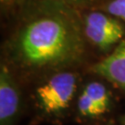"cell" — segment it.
I'll return each mask as SVG.
<instances>
[{"label": "cell", "mask_w": 125, "mask_h": 125, "mask_svg": "<svg viewBox=\"0 0 125 125\" xmlns=\"http://www.w3.org/2000/svg\"><path fill=\"white\" fill-rule=\"evenodd\" d=\"M123 121V125H125V116L123 117V121Z\"/></svg>", "instance_id": "8fae6325"}, {"label": "cell", "mask_w": 125, "mask_h": 125, "mask_svg": "<svg viewBox=\"0 0 125 125\" xmlns=\"http://www.w3.org/2000/svg\"><path fill=\"white\" fill-rule=\"evenodd\" d=\"M83 90L102 110L103 113L108 111L111 104V96L107 87L103 83L98 82H92L86 85Z\"/></svg>", "instance_id": "8992f818"}, {"label": "cell", "mask_w": 125, "mask_h": 125, "mask_svg": "<svg viewBox=\"0 0 125 125\" xmlns=\"http://www.w3.org/2000/svg\"><path fill=\"white\" fill-rule=\"evenodd\" d=\"M69 5H71L72 7H83V6H87V5L93 3L96 0H63Z\"/></svg>", "instance_id": "9c48e42d"}, {"label": "cell", "mask_w": 125, "mask_h": 125, "mask_svg": "<svg viewBox=\"0 0 125 125\" xmlns=\"http://www.w3.org/2000/svg\"><path fill=\"white\" fill-rule=\"evenodd\" d=\"M77 106L80 114L84 117L94 118L104 114L102 110L96 106V104L92 100V98L87 94L84 90L82 92V94L79 96Z\"/></svg>", "instance_id": "52a82bcc"}, {"label": "cell", "mask_w": 125, "mask_h": 125, "mask_svg": "<svg viewBox=\"0 0 125 125\" xmlns=\"http://www.w3.org/2000/svg\"><path fill=\"white\" fill-rule=\"evenodd\" d=\"M78 76L62 71L54 74L35 92L38 107L48 115H58L67 109L77 89Z\"/></svg>", "instance_id": "7a4b0ae2"}, {"label": "cell", "mask_w": 125, "mask_h": 125, "mask_svg": "<svg viewBox=\"0 0 125 125\" xmlns=\"http://www.w3.org/2000/svg\"><path fill=\"white\" fill-rule=\"evenodd\" d=\"M14 1H17V0H1V3L2 4H9V3H11Z\"/></svg>", "instance_id": "30bf717a"}, {"label": "cell", "mask_w": 125, "mask_h": 125, "mask_svg": "<svg viewBox=\"0 0 125 125\" xmlns=\"http://www.w3.org/2000/svg\"><path fill=\"white\" fill-rule=\"evenodd\" d=\"M83 21L63 0H42L9 43L12 62L31 72H62L80 62L85 50Z\"/></svg>", "instance_id": "6da1fadb"}, {"label": "cell", "mask_w": 125, "mask_h": 125, "mask_svg": "<svg viewBox=\"0 0 125 125\" xmlns=\"http://www.w3.org/2000/svg\"><path fill=\"white\" fill-rule=\"evenodd\" d=\"M92 70L113 84L125 89V40L107 58L94 64Z\"/></svg>", "instance_id": "5b68a950"}, {"label": "cell", "mask_w": 125, "mask_h": 125, "mask_svg": "<svg viewBox=\"0 0 125 125\" xmlns=\"http://www.w3.org/2000/svg\"><path fill=\"white\" fill-rule=\"evenodd\" d=\"M106 9L109 15L125 21V0H110Z\"/></svg>", "instance_id": "ba28073f"}, {"label": "cell", "mask_w": 125, "mask_h": 125, "mask_svg": "<svg viewBox=\"0 0 125 125\" xmlns=\"http://www.w3.org/2000/svg\"><path fill=\"white\" fill-rule=\"evenodd\" d=\"M85 38L103 52H107L124 36L120 20L99 11H92L83 21Z\"/></svg>", "instance_id": "3957f363"}, {"label": "cell", "mask_w": 125, "mask_h": 125, "mask_svg": "<svg viewBox=\"0 0 125 125\" xmlns=\"http://www.w3.org/2000/svg\"><path fill=\"white\" fill-rule=\"evenodd\" d=\"M21 108V92L7 66L0 71V125H13Z\"/></svg>", "instance_id": "277c9868"}]
</instances>
